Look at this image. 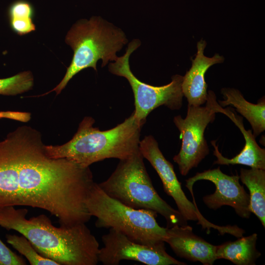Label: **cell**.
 Returning <instances> with one entry per match:
<instances>
[{"instance_id":"cell-1","label":"cell","mask_w":265,"mask_h":265,"mask_svg":"<svg viewBox=\"0 0 265 265\" xmlns=\"http://www.w3.org/2000/svg\"><path fill=\"white\" fill-rule=\"evenodd\" d=\"M39 132L22 126L0 141V208L24 206L43 209L60 225L91 218L85 200L94 184L89 167L46 153Z\"/></svg>"},{"instance_id":"cell-2","label":"cell","mask_w":265,"mask_h":265,"mask_svg":"<svg viewBox=\"0 0 265 265\" xmlns=\"http://www.w3.org/2000/svg\"><path fill=\"white\" fill-rule=\"evenodd\" d=\"M26 209L0 208V226L26 238L42 256L59 265H96L99 243L85 223L72 226L53 225L46 215L27 219Z\"/></svg>"},{"instance_id":"cell-3","label":"cell","mask_w":265,"mask_h":265,"mask_svg":"<svg viewBox=\"0 0 265 265\" xmlns=\"http://www.w3.org/2000/svg\"><path fill=\"white\" fill-rule=\"evenodd\" d=\"M94 119L85 117L76 133L61 145H44L51 158H65L83 167L106 159H127L139 151L142 125L133 113L122 123L106 131L93 127Z\"/></svg>"},{"instance_id":"cell-4","label":"cell","mask_w":265,"mask_h":265,"mask_svg":"<svg viewBox=\"0 0 265 265\" xmlns=\"http://www.w3.org/2000/svg\"><path fill=\"white\" fill-rule=\"evenodd\" d=\"M140 151L120 160L115 170L106 181L98 184L109 196L135 209H144L160 214L167 228L187 224L178 210L171 207L158 194L147 172Z\"/></svg>"},{"instance_id":"cell-5","label":"cell","mask_w":265,"mask_h":265,"mask_svg":"<svg viewBox=\"0 0 265 265\" xmlns=\"http://www.w3.org/2000/svg\"><path fill=\"white\" fill-rule=\"evenodd\" d=\"M65 42L74 52L71 63L59 83L40 96L52 91L59 94L70 80L84 69L92 67L97 71L96 64L99 59L103 61L102 67L109 61H115L116 53L127 40L121 30L100 17H93L89 21L81 20L74 25L66 36Z\"/></svg>"},{"instance_id":"cell-6","label":"cell","mask_w":265,"mask_h":265,"mask_svg":"<svg viewBox=\"0 0 265 265\" xmlns=\"http://www.w3.org/2000/svg\"><path fill=\"white\" fill-rule=\"evenodd\" d=\"M86 209L96 217L98 228L114 229L133 241L154 246L165 242L166 228L156 220L157 213L128 207L107 195L94 183L85 200Z\"/></svg>"},{"instance_id":"cell-7","label":"cell","mask_w":265,"mask_h":265,"mask_svg":"<svg viewBox=\"0 0 265 265\" xmlns=\"http://www.w3.org/2000/svg\"><path fill=\"white\" fill-rule=\"evenodd\" d=\"M140 45L139 40H133L129 44L125 54L117 57L115 62L109 63L108 70L128 80L134 98L135 109L132 113L136 120L143 126L148 115L159 106H165L172 110L181 108L184 96L182 89L183 76L174 75L169 83L161 86H153L139 80L131 70L129 58Z\"/></svg>"},{"instance_id":"cell-8","label":"cell","mask_w":265,"mask_h":265,"mask_svg":"<svg viewBox=\"0 0 265 265\" xmlns=\"http://www.w3.org/2000/svg\"><path fill=\"white\" fill-rule=\"evenodd\" d=\"M214 95L213 91L209 90L205 106L188 105L185 119L180 115L174 118L173 122L180 132L182 145L173 160L178 165L180 172L183 176L196 167L209 154L204 132L209 124L215 118L216 112L212 105Z\"/></svg>"},{"instance_id":"cell-9","label":"cell","mask_w":265,"mask_h":265,"mask_svg":"<svg viewBox=\"0 0 265 265\" xmlns=\"http://www.w3.org/2000/svg\"><path fill=\"white\" fill-rule=\"evenodd\" d=\"M139 149L143 158L148 160L159 176L165 193L174 200L178 210L186 220L198 221L203 229L217 230L221 235L227 233L228 228L210 222L201 214L195 203L190 201L183 191L181 183L175 173L173 165L167 160L159 149L158 143L151 135L140 141Z\"/></svg>"},{"instance_id":"cell-10","label":"cell","mask_w":265,"mask_h":265,"mask_svg":"<svg viewBox=\"0 0 265 265\" xmlns=\"http://www.w3.org/2000/svg\"><path fill=\"white\" fill-rule=\"evenodd\" d=\"M99 261L104 265H118L123 260L135 261L147 265H185L166 251L165 242L149 246L133 241L114 229L102 237Z\"/></svg>"},{"instance_id":"cell-11","label":"cell","mask_w":265,"mask_h":265,"mask_svg":"<svg viewBox=\"0 0 265 265\" xmlns=\"http://www.w3.org/2000/svg\"><path fill=\"white\" fill-rule=\"evenodd\" d=\"M200 180L213 183L215 191L204 196L205 204L210 209L217 210L223 206L232 207L236 213L242 218H248L251 215L249 209L250 197L243 186L239 183V176L228 175L217 168L197 173L186 180V186L192 192L194 183Z\"/></svg>"},{"instance_id":"cell-12","label":"cell","mask_w":265,"mask_h":265,"mask_svg":"<svg viewBox=\"0 0 265 265\" xmlns=\"http://www.w3.org/2000/svg\"><path fill=\"white\" fill-rule=\"evenodd\" d=\"M164 242L180 258L192 262H200L204 265H212L217 260V245H212L194 234L192 228L187 224L166 227Z\"/></svg>"},{"instance_id":"cell-13","label":"cell","mask_w":265,"mask_h":265,"mask_svg":"<svg viewBox=\"0 0 265 265\" xmlns=\"http://www.w3.org/2000/svg\"><path fill=\"white\" fill-rule=\"evenodd\" d=\"M213 106L216 113H221L226 115L234 123L241 132L245 140V144L242 150L232 159L224 157L216 145V141H212L211 144L214 149L213 155L217 158L213 164L227 165L241 164L251 168L265 170V149L258 145L252 131L250 130H245L242 118L230 110L229 108H222V106L217 102L216 99L213 101Z\"/></svg>"},{"instance_id":"cell-14","label":"cell","mask_w":265,"mask_h":265,"mask_svg":"<svg viewBox=\"0 0 265 265\" xmlns=\"http://www.w3.org/2000/svg\"><path fill=\"white\" fill-rule=\"evenodd\" d=\"M206 46V41L202 39L197 43L195 58L192 60L190 69L183 77L182 91L189 106H201L206 102L208 92L205 73L211 66L221 63L224 60V57L218 53L212 57L204 55Z\"/></svg>"},{"instance_id":"cell-15","label":"cell","mask_w":265,"mask_h":265,"mask_svg":"<svg viewBox=\"0 0 265 265\" xmlns=\"http://www.w3.org/2000/svg\"><path fill=\"white\" fill-rule=\"evenodd\" d=\"M221 93L224 100L219 101L221 106L231 105L245 117L250 123L256 137L265 130V100L260 99L257 104L247 101L241 93L234 88H224Z\"/></svg>"},{"instance_id":"cell-16","label":"cell","mask_w":265,"mask_h":265,"mask_svg":"<svg viewBox=\"0 0 265 265\" xmlns=\"http://www.w3.org/2000/svg\"><path fill=\"white\" fill-rule=\"evenodd\" d=\"M258 236L254 233L234 241L217 245L216 259H224L236 265H255L261 253L256 248Z\"/></svg>"},{"instance_id":"cell-17","label":"cell","mask_w":265,"mask_h":265,"mask_svg":"<svg viewBox=\"0 0 265 265\" xmlns=\"http://www.w3.org/2000/svg\"><path fill=\"white\" fill-rule=\"evenodd\" d=\"M239 180L249 191V209L265 227V171L258 168H241Z\"/></svg>"},{"instance_id":"cell-18","label":"cell","mask_w":265,"mask_h":265,"mask_svg":"<svg viewBox=\"0 0 265 265\" xmlns=\"http://www.w3.org/2000/svg\"><path fill=\"white\" fill-rule=\"evenodd\" d=\"M8 16L12 30L19 35L28 34L35 30L33 22L34 8L27 1L18 0L9 7Z\"/></svg>"},{"instance_id":"cell-19","label":"cell","mask_w":265,"mask_h":265,"mask_svg":"<svg viewBox=\"0 0 265 265\" xmlns=\"http://www.w3.org/2000/svg\"><path fill=\"white\" fill-rule=\"evenodd\" d=\"M6 241L21 255L24 256L31 265H59L55 261L43 257L34 248L24 236L7 234Z\"/></svg>"},{"instance_id":"cell-20","label":"cell","mask_w":265,"mask_h":265,"mask_svg":"<svg viewBox=\"0 0 265 265\" xmlns=\"http://www.w3.org/2000/svg\"><path fill=\"white\" fill-rule=\"evenodd\" d=\"M33 77L30 71H24L10 77L0 79V95L15 96L31 89Z\"/></svg>"},{"instance_id":"cell-21","label":"cell","mask_w":265,"mask_h":265,"mask_svg":"<svg viewBox=\"0 0 265 265\" xmlns=\"http://www.w3.org/2000/svg\"><path fill=\"white\" fill-rule=\"evenodd\" d=\"M23 258L10 249L0 239V265H25Z\"/></svg>"}]
</instances>
